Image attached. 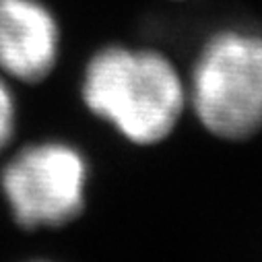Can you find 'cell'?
<instances>
[{
  "mask_svg": "<svg viewBox=\"0 0 262 262\" xmlns=\"http://www.w3.org/2000/svg\"><path fill=\"white\" fill-rule=\"evenodd\" d=\"M81 93L95 116L139 145L163 141L188 103L173 62L147 48L112 46L95 54Z\"/></svg>",
  "mask_w": 262,
  "mask_h": 262,
  "instance_id": "6da1fadb",
  "label": "cell"
},
{
  "mask_svg": "<svg viewBox=\"0 0 262 262\" xmlns=\"http://www.w3.org/2000/svg\"><path fill=\"white\" fill-rule=\"evenodd\" d=\"M15 122H17V112H15L13 93L9 85L0 79V149H5L13 139Z\"/></svg>",
  "mask_w": 262,
  "mask_h": 262,
  "instance_id": "5b68a950",
  "label": "cell"
},
{
  "mask_svg": "<svg viewBox=\"0 0 262 262\" xmlns=\"http://www.w3.org/2000/svg\"><path fill=\"white\" fill-rule=\"evenodd\" d=\"M0 180L5 199L23 227H58L83 211L89 167L73 145L46 141L19 151Z\"/></svg>",
  "mask_w": 262,
  "mask_h": 262,
  "instance_id": "3957f363",
  "label": "cell"
},
{
  "mask_svg": "<svg viewBox=\"0 0 262 262\" xmlns=\"http://www.w3.org/2000/svg\"><path fill=\"white\" fill-rule=\"evenodd\" d=\"M196 118L221 139H246L262 126V35L215 33L201 48L186 87Z\"/></svg>",
  "mask_w": 262,
  "mask_h": 262,
  "instance_id": "7a4b0ae2",
  "label": "cell"
},
{
  "mask_svg": "<svg viewBox=\"0 0 262 262\" xmlns=\"http://www.w3.org/2000/svg\"><path fill=\"white\" fill-rule=\"evenodd\" d=\"M60 31L39 0H0V71L37 83L58 60Z\"/></svg>",
  "mask_w": 262,
  "mask_h": 262,
  "instance_id": "277c9868",
  "label": "cell"
}]
</instances>
